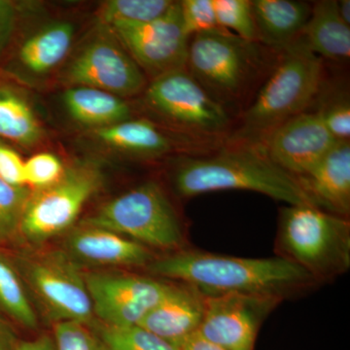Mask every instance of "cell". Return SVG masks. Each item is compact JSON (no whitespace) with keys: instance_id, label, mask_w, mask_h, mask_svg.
<instances>
[{"instance_id":"obj_1","label":"cell","mask_w":350,"mask_h":350,"mask_svg":"<svg viewBox=\"0 0 350 350\" xmlns=\"http://www.w3.org/2000/svg\"><path fill=\"white\" fill-rule=\"evenodd\" d=\"M152 275L190 285L204 296L269 295L284 300L317 284L305 269L285 258H241L182 250L146 267Z\"/></svg>"},{"instance_id":"obj_2","label":"cell","mask_w":350,"mask_h":350,"mask_svg":"<svg viewBox=\"0 0 350 350\" xmlns=\"http://www.w3.org/2000/svg\"><path fill=\"white\" fill-rule=\"evenodd\" d=\"M172 186L182 198L218 191H252L286 202L313 206L296 177L271 162L262 148L243 144L213 156L188 157L172 174Z\"/></svg>"},{"instance_id":"obj_3","label":"cell","mask_w":350,"mask_h":350,"mask_svg":"<svg viewBox=\"0 0 350 350\" xmlns=\"http://www.w3.org/2000/svg\"><path fill=\"white\" fill-rule=\"evenodd\" d=\"M322 78L323 61L301 36L283 49L282 59L244 111L237 139L261 146L276 128L306 111L319 93Z\"/></svg>"},{"instance_id":"obj_4","label":"cell","mask_w":350,"mask_h":350,"mask_svg":"<svg viewBox=\"0 0 350 350\" xmlns=\"http://www.w3.org/2000/svg\"><path fill=\"white\" fill-rule=\"evenodd\" d=\"M276 250L317 282L342 275L350 266L349 221L312 206L284 207Z\"/></svg>"},{"instance_id":"obj_5","label":"cell","mask_w":350,"mask_h":350,"mask_svg":"<svg viewBox=\"0 0 350 350\" xmlns=\"http://www.w3.org/2000/svg\"><path fill=\"white\" fill-rule=\"evenodd\" d=\"M81 225L109 230L157 250H182L186 241L183 224L172 200L153 180L105 202Z\"/></svg>"},{"instance_id":"obj_6","label":"cell","mask_w":350,"mask_h":350,"mask_svg":"<svg viewBox=\"0 0 350 350\" xmlns=\"http://www.w3.org/2000/svg\"><path fill=\"white\" fill-rule=\"evenodd\" d=\"M33 305L53 323H96L81 267L63 250H31L14 260Z\"/></svg>"},{"instance_id":"obj_7","label":"cell","mask_w":350,"mask_h":350,"mask_svg":"<svg viewBox=\"0 0 350 350\" xmlns=\"http://www.w3.org/2000/svg\"><path fill=\"white\" fill-rule=\"evenodd\" d=\"M260 51L259 42L244 40L217 27L192 36L186 69L224 107L239 100L261 70Z\"/></svg>"},{"instance_id":"obj_8","label":"cell","mask_w":350,"mask_h":350,"mask_svg":"<svg viewBox=\"0 0 350 350\" xmlns=\"http://www.w3.org/2000/svg\"><path fill=\"white\" fill-rule=\"evenodd\" d=\"M101 184L103 174L92 163L66 167L56 183L31 190L21 222L20 236L31 245H40L64 234L75 224Z\"/></svg>"},{"instance_id":"obj_9","label":"cell","mask_w":350,"mask_h":350,"mask_svg":"<svg viewBox=\"0 0 350 350\" xmlns=\"http://www.w3.org/2000/svg\"><path fill=\"white\" fill-rule=\"evenodd\" d=\"M144 101L161 118L197 140L220 137L229 130L225 107L186 68L154 78L145 89Z\"/></svg>"},{"instance_id":"obj_10","label":"cell","mask_w":350,"mask_h":350,"mask_svg":"<svg viewBox=\"0 0 350 350\" xmlns=\"http://www.w3.org/2000/svg\"><path fill=\"white\" fill-rule=\"evenodd\" d=\"M94 317L110 326L139 325L172 283L133 273H84Z\"/></svg>"},{"instance_id":"obj_11","label":"cell","mask_w":350,"mask_h":350,"mask_svg":"<svg viewBox=\"0 0 350 350\" xmlns=\"http://www.w3.org/2000/svg\"><path fill=\"white\" fill-rule=\"evenodd\" d=\"M282 301L269 295L206 296L198 333L225 350H254L262 322Z\"/></svg>"},{"instance_id":"obj_12","label":"cell","mask_w":350,"mask_h":350,"mask_svg":"<svg viewBox=\"0 0 350 350\" xmlns=\"http://www.w3.org/2000/svg\"><path fill=\"white\" fill-rule=\"evenodd\" d=\"M112 31L138 66L154 78L186 68L191 38L182 24L179 2L158 19Z\"/></svg>"},{"instance_id":"obj_13","label":"cell","mask_w":350,"mask_h":350,"mask_svg":"<svg viewBox=\"0 0 350 350\" xmlns=\"http://www.w3.org/2000/svg\"><path fill=\"white\" fill-rule=\"evenodd\" d=\"M72 87L94 88L118 96H135L146 86V77L135 59L115 41L100 38L87 45L64 73Z\"/></svg>"},{"instance_id":"obj_14","label":"cell","mask_w":350,"mask_h":350,"mask_svg":"<svg viewBox=\"0 0 350 350\" xmlns=\"http://www.w3.org/2000/svg\"><path fill=\"white\" fill-rule=\"evenodd\" d=\"M338 140L317 112H303L276 128L260 148L280 169L298 177L312 170Z\"/></svg>"},{"instance_id":"obj_15","label":"cell","mask_w":350,"mask_h":350,"mask_svg":"<svg viewBox=\"0 0 350 350\" xmlns=\"http://www.w3.org/2000/svg\"><path fill=\"white\" fill-rule=\"evenodd\" d=\"M62 250L82 267H145L154 259L150 248L103 228L81 225L69 232Z\"/></svg>"},{"instance_id":"obj_16","label":"cell","mask_w":350,"mask_h":350,"mask_svg":"<svg viewBox=\"0 0 350 350\" xmlns=\"http://www.w3.org/2000/svg\"><path fill=\"white\" fill-rule=\"evenodd\" d=\"M296 179L313 206L347 218L350 213L349 142H338L312 170Z\"/></svg>"},{"instance_id":"obj_17","label":"cell","mask_w":350,"mask_h":350,"mask_svg":"<svg viewBox=\"0 0 350 350\" xmlns=\"http://www.w3.org/2000/svg\"><path fill=\"white\" fill-rule=\"evenodd\" d=\"M204 295L190 285L170 284L162 300L139 326L179 347L185 338L199 330L204 317Z\"/></svg>"},{"instance_id":"obj_18","label":"cell","mask_w":350,"mask_h":350,"mask_svg":"<svg viewBox=\"0 0 350 350\" xmlns=\"http://www.w3.org/2000/svg\"><path fill=\"white\" fill-rule=\"evenodd\" d=\"M312 6L295 0H255L253 15L259 42L285 49L303 33Z\"/></svg>"},{"instance_id":"obj_19","label":"cell","mask_w":350,"mask_h":350,"mask_svg":"<svg viewBox=\"0 0 350 350\" xmlns=\"http://www.w3.org/2000/svg\"><path fill=\"white\" fill-rule=\"evenodd\" d=\"M301 38L321 59L347 61L350 56V25L338 10V1L322 0L312 6Z\"/></svg>"},{"instance_id":"obj_20","label":"cell","mask_w":350,"mask_h":350,"mask_svg":"<svg viewBox=\"0 0 350 350\" xmlns=\"http://www.w3.org/2000/svg\"><path fill=\"white\" fill-rule=\"evenodd\" d=\"M63 100L71 118L94 130L121 123L131 117L130 105L123 98L94 88H69L64 92Z\"/></svg>"},{"instance_id":"obj_21","label":"cell","mask_w":350,"mask_h":350,"mask_svg":"<svg viewBox=\"0 0 350 350\" xmlns=\"http://www.w3.org/2000/svg\"><path fill=\"white\" fill-rule=\"evenodd\" d=\"M93 135L107 146L142 158H155L172 150L169 137L146 119H129L96 129Z\"/></svg>"},{"instance_id":"obj_22","label":"cell","mask_w":350,"mask_h":350,"mask_svg":"<svg viewBox=\"0 0 350 350\" xmlns=\"http://www.w3.org/2000/svg\"><path fill=\"white\" fill-rule=\"evenodd\" d=\"M73 38L75 27L70 23L45 25L23 42L18 51V61L29 72L45 75L64 61Z\"/></svg>"},{"instance_id":"obj_23","label":"cell","mask_w":350,"mask_h":350,"mask_svg":"<svg viewBox=\"0 0 350 350\" xmlns=\"http://www.w3.org/2000/svg\"><path fill=\"white\" fill-rule=\"evenodd\" d=\"M42 138V126L27 98L15 87L0 84V140L33 147Z\"/></svg>"},{"instance_id":"obj_24","label":"cell","mask_w":350,"mask_h":350,"mask_svg":"<svg viewBox=\"0 0 350 350\" xmlns=\"http://www.w3.org/2000/svg\"><path fill=\"white\" fill-rule=\"evenodd\" d=\"M0 313L29 330L38 328V315L14 262L0 253Z\"/></svg>"},{"instance_id":"obj_25","label":"cell","mask_w":350,"mask_h":350,"mask_svg":"<svg viewBox=\"0 0 350 350\" xmlns=\"http://www.w3.org/2000/svg\"><path fill=\"white\" fill-rule=\"evenodd\" d=\"M172 0H109L98 11L100 24L111 29L145 24L162 17L172 8Z\"/></svg>"},{"instance_id":"obj_26","label":"cell","mask_w":350,"mask_h":350,"mask_svg":"<svg viewBox=\"0 0 350 350\" xmlns=\"http://www.w3.org/2000/svg\"><path fill=\"white\" fill-rule=\"evenodd\" d=\"M93 329L110 350H180L139 325L110 326L96 322Z\"/></svg>"},{"instance_id":"obj_27","label":"cell","mask_w":350,"mask_h":350,"mask_svg":"<svg viewBox=\"0 0 350 350\" xmlns=\"http://www.w3.org/2000/svg\"><path fill=\"white\" fill-rule=\"evenodd\" d=\"M217 25L244 40L259 42L252 1L213 0ZM260 43V42H259Z\"/></svg>"},{"instance_id":"obj_28","label":"cell","mask_w":350,"mask_h":350,"mask_svg":"<svg viewBox=\"0 0 350 350\" xmlns=\"http://www.w3.org/2000/svg\"><path fill=\"white\" fill-rule=\"evenodd\" d=\"M31 189L27 186L10 185L0 178V243H8L20 234Z\"/></svg>"},{"instance_id":"obj_29","label":"cell","mask_w":350,"mask_h":350,"mask_svg":"<svg viewBox=\"0 0 350 350\" xmlns=\"http://www.w3.org/2000/svg\"><path fill=\"white\" fill-rule=\"evenodd\" d=\"M53 338L56 350H110L93 327L80 322L54 324Z\"/></svg>"},{"instance_id":"obj_30","label":"cell","mask_w":350,"mask_h":350,"mask_svg":"<svg viewBox=\"0 0 350 350\" xmlns=\"http://www.w3.org/2000/svg\"><path fill=\"white\" fill-rule=\"evenodd\" d=\"M66 167L56 155L39 153L25 161V184L31 190H38L56 183Z\"/></svg>"},{"instance_id":"obj_31","label":"cell","mask_w":350,"mask_h":350,"mask_svg":"<svg viewBox=\"0 0 350 350\" xmlns=\"http://www.w3.org/2000/svg\"><path fill=\"white\" fill-rule=\"evenodd\" d=\"M179 6L182 24L190 38L219 27L213 0H183L179 1Z\"/></svg>"},{"instance_id":"obj_32","label":"cell","mask_w":350,"mask_h":350,"mask_svg":"<svg viewBox=\"0 0 350 350\" xmlns=\"http://www.w3.org/2000/svg\"><path fill=\"white\" fill-rule=\"evenodd\" d=\"M320 118L338 142H349L350 105L349 98H340L321 105Z\"/></svg>"},{"instance_id":"obj_33","label":"cell","mask_w":350,"mask_h":350,"mask_svg":"<svg viewBox=\"0 0 350 350\" xmlns=\"http://www.w3.org/2000/svg\"><path fill=\"white\" fill-rule=\"evenodd\" d=\"M24 170L25 161L19 153L0 140V178L16 187L25 186Z\"/></svg>"},{"instance_id":"obj_34","label":"cell","mask_w":350,"mask_h":350,"mask_svg":"<svg viewBox=\"0 0 350 350\" xmlns=\"http://www.w3.org/2000/svg\"><path fill=\"white\" fill-rule=\"evenodd\" d=\"M17 14V8L12 1L0 0V59L12 38Z\"/></svg>"},{"instance_id":"obj_35","label":"cell","mask_w":350,"mask_h":350,"mask_svg":"<svg viewBox=\"0 0 350 350\" xmlns=\"http://www.w3.org/2000/svg\"><path fill=\"white\" fill-rule=\"evenodd\" d=\"M16 350H56L53 336L41 335L31 340L18 342Z\"/></svg>"},{"instance_id":"obj_36","label":"cell","mask_w":350,"mask_h":350,"mask_svg":"<svg viewBox=\"0 0 350 350\" xmlns=\"http://www.w3.org/2000/svg\"><path fill=\"white\" fill-rule=\"evenodd\" d=\"M180 350H225L217 347V345L211 344L206 338L202 337L198 332L189 336L187 338L181 342L179 345Z\"/></svg>"},{"instance_id":"obj_37","label":"cell","mask_w":350,"mask_h":350,"mask_svg":"<svg viewBox=\"0 0 350 350\" xmlns=\"http://www.w3.org/2000/svg\"><path fill=\"white\" fill-rule=\"evenodd\" d=\"M18 342L12 329L0 319V350H16Z\"/></svg>"},{"instance_id":"obj_38","label":"cell","mask_w":350,"mask_h":350,"mask_svg":"<svg viewBox=\"0 0 350 350\" xmlns=\"http://www.w3.org/2000/svg\"><path fill=\"white\" fill-rule=\"evenodd\" d=\"M338 10L340 17L350 25V1L349 0H342L338 1Z\"/></svg>"}]
</instances>
